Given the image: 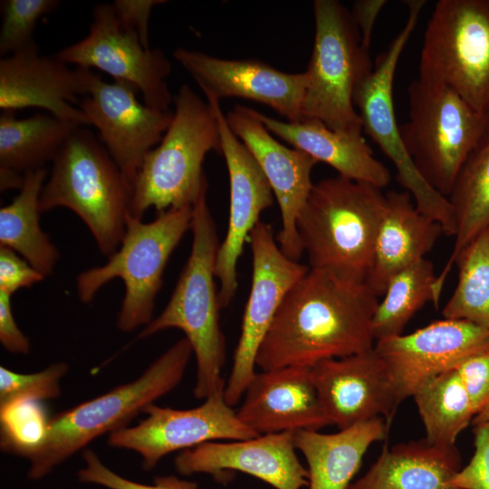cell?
I'll return each mask as SVG.
<instances>
[{
	"label": "cell",
	"instance_id": "cell-1",
	"mask_svg": "<svg viewBox=\"0 0 489 489\" xmlns=\"http://www.w3.org/2000/svg\"><path fill=\"white\" fill-rule=\"evenodd\" d=\"M378 298L366 282L309 268L280 305L256 366L262 370L312 367L374 348Z\"/></svg>",
	"mask_w": 489,
	"mask_h": 489
},
{
	"label": "cell",
	"instance_id": "cell-2",
	"mask_svg": "<svg viewBox=\"0 0 489 489\" xmlns=\"http://www.w3.org/2000/svg\"><path fill=\"white\" fill-rule=\"evenodd\" d=\"M385 202L380 188L339 175L313 184L297 220L309 268L366 282Z\"/></svg>",
	"mask_w": 489,
	"mask_h": 489
},
{
	"label": "cell",
	"instance_id": "cell-3",
	"mask_svg": "<svg viewBox=\"0 0 489 489\" xmlns=\"http://www.w3.org/2000/svg\"><path fill=\"white\" fill-rule=\"evenodd\" d=\"M207 187L193 205L191 251L169 301L137 336L141 340L173 328L184 332L197 361L193 393L197 399L206 398L224 381L221 371L225 361V339L219 324L221 308L215 283L220 243L207 205Z\"/></svg>",
	"mask_w": 489,
	"mask_h": 489
},
{
	"label": "cell",
	"instance_id": "cell-4",
	"mask_svg": "<svg viewBox=\"0 0 489 489\" xmlns=\"http://www.w3.org/2000/svg\"><path fill=\"white\" fill-rule=\"evenodd\" d=\"M192 354L184 337L136 379L50 418L43 441L25 456L30 463L28 477L42 479L95 438L126 427L139 413L180 383Z\"/></svg>",
	"mask_w": 489,
	"mask_h": 489
},
{
	"label": "cell",
	"instance_id": "cell-5",
	"mask_svg": "<svg viewBox=\"0 0 489 489\" xmlns=\"http://www.w3.org/2000/svg\"><path fill=\"white\" fill-rule=\"evenodd\" d=\"M172 120L160 142L144 158L131 187L129 214L142 219L193 206L208 186L203 172L206 155L221 153L217 120L211 105L184 84L173 97Z\"/></svg>",
	"mask_w": 489,
	"mask_h": 489
},
{
	"label": "cell",
	"instance_id": "cell-6",
	"mask_svg": "<svg viewBox=\"0 0 489 489\" xmlns=\"http://www.w3.org/2000/svg\"><path fill=\"white\" fill-rule=\"evenodd\" d=\"M131 190L104 146L85 126L77 127L52 161L40 196V210L65 207L92 235L101 254L119 248L129 214Z\"/></svg>",
	"mask_w": 489,
	"mask_h": 489
},
{
	"label": "cell",
	"instance_id": "cell-7",
	"mask_svg": "<svg viewBox=\"0 0 489 489\" xmlns=\"http://www.w3.org/2000/svg\"><path fill=\"white\" fill-rule=\"evenodd\" d=\"M193 206L157 214L150 222L127 215L123 238L107 263L82 272L76 292L91 302L109 282L120 278L125 292L117 328L130 332L153 320L155 300L163 284L167 264L184 235L191 228Z\"/></svg>",
	"mask_w": 489,
	"mask_h": 489
},
{
	"label": "cell",
	"instance_id": "cell-8",
	"mask_svg": "<svg viewBox=\"0 0 489 489\" xmlns=\"http://www.w3.org/2000/svg\"><path fill=\"white\" fill-rule=\"evenodd\" d=\"M314 42L302 106L303 119H317L331 129L362 133L353 104L358 84L373 70L369 50L348 10L336 0L313 2Z\"/></svg>",
	"mask_w": 489,
	"mask_h": 489
},
{
	"label": "cell",
	"instance_id": "cell-9",
	"mask_svg": "<svg viewBox=\"0 0 489 489\" xmlns=\"http://www.w3.org/2000/svg\"><path fill=\"white\" fill-rule=\"evenodd\" d=\"M403 144L423 178L447 197L463 164L489 131V113L473 109L450 88L416 79L408 88Z\"/></svg>",
	"mask_w": 489,
	"mask_h": 489
},
{
	"label": "cell",
	"instance_id": "cell-10",
	"mask_svg": "<svg viewBox=\"0 0 489 489\" xmlns=\"http://www.w3.org/2000/svg\"><path fill=\"white\" fill-rule=\"evenodd\" d=\"M418 79L489 113V0H439L425 31Z\"/></svg>",
	"mask_w": 489,
	"mask_h": 489
},
{
	"label": "cell",
	"instance_id": "cell-11",
	"mask_svg": "<svg viewBox=\"0 0 489 489\" xmlns=\"http://www.w3.org/2000/svg\"><path fill=\"white\" fill-rule=\"evenodd\" d=\"M426 3L406 1L408 15L404 27L377 57L371 72L356 87L353 104L364 131L391 160L397 179L411 195L417 207L437 221L446 235L455 236V222L450 203L423 178L414 165L403 144L393 102V82L398 60Z\"/></svg>",
	"mask_w": 489,
	"mask_h": 489
},
{
	"label": "cell",
	"instance_id": "cell-12",
	"mask_svg": "<svg viewBox=\"0 0 489 489\" xmlns=\"http://www.w3.org/2000/svg\"><path fill=\"white\" fill-rule=\"evenodd\" d=\"M88 34L55 53L67 64L99 69L114 81L134 86L143 102L170 110L173 97L167 84L171 63L159 49L143 45L138 33L122 23L112 4L94 7Z\"/></svg>",
	"mask_w": 489,
	"mask_h": 489
},
{
	"label": "cell",
	"instance_id": "cell-13",
	"mask_svg": "<svg viewBox=\"0 0 489 489\" xmlns=\"http://www.w3.org/2000/svg\"><path fill=\"white\" fill-rule=\"evenodd\" d=\"M248 243L252 251V283L244 308L241 334L225 382V398L235 406L255 375L258 350L291 288L309 266L289 258L281 250L271 225L259 221Z\"/></svg>",
	"mask_w": 489,
	"mask_h": 489
},
{
	"label": "cell",
	"instance_id": "cell-14",
	"mask_svg": "<svg viewBox=\"0 0 489 489\" xmlns=\"http://www.w3.org/2000/svg\"><path fill=\"white\" fill-rule=\"evenodd\" d=\"M225 380L203 404L190 409H174L151 404L147 417L135 427L110 434L108 445L128 449L142 458V467L151 470L167 455L212 441L243 440L259 436L244 424L225 398Z\"/></svg>",
	"mask_w": 489,
	"mask_h": 489
},
{
	"label": "cell",
	"instance_id": "cell-15",
	"mask_svg": "<svg viewBox=\"0 0 489 489\" xmlns=\"http://www.w3.org/2000/svg\"><path fill=\"white\" fill-rule=\"evenodd\" d=\"M138 90L127 82H107L94 73L89 93L78 107L100 134V139L132 187L145 156L161 140L173 111L141 103Z\"/></svg>",
	"mask_w": 489,
	"mask_h": 489
},
{
	"label": "cell",
	"instance_id": "cell-16",
	"mask_svg": "<svg viewBox=\"0 0 489 489\" xmlns=\"http://www.w3.org/2000/svg\"><path fill=\"white\" fill-rule=\"evenodd\" d=\"M401 403L428 379L489 351V329L465 320L436 321L408 334L377 340Z\"/></svg>",
	"mask_w": 489,
	"mask_h": 489
},
{
	"label": "cell",
	"instance_id": "cell-17",
	"mask_svg": "<svg viewBox=\"0 0 489 489\" xmlns=\"http://www.w3.org/2000/svg\"><path fill=\"white\" fill-rule=\"evenodd\" d=\"M218 125L221 154L229 176L230 205L225 236L220 244L215 275L219 281L218 302L227 307L238 286L237 264L249 235L259 223L262 212L273 203V190L249 150L229 128L220 101L208 96Z\"/></svg>",
	"mask_w": 489,
	"mask_h": 489
},
{
	"label": "cell",
	"instance_id": "cell-18",
	"mask_svg": "<svg viewBox=\"0 0 489 489\" xmlns=\"http://www.w3.org/2000/svg\"><path fill=\"white\" fill-rule=\"evenodd\" d=\"M226 122L264 174L275 197L282 219L277 243L289 258L303 254L297 220L313 187L312 171L318 161L298 149L276 140L248 107L236 105L225 114Z\"/></svg>",
	"mask_w": 489,
	"mask_h": 489
},
{
	"label": "cell",
	"instance_id": "cell-19",
	"mask_svg": "<svg viewBox=\"0 0 489 489\" xmlns=\"http://www.w3.org/2000/svg\"><path fill=\"white\" fill-rule=\"evenodd\" d=\"M94 72L70 68L53 55H42L34 43L0 61V108H39L61 120L89 127L79 97L89 93Z\"/></svg>",
	"mask_w": 489,
	"mask_h": 489
},
{
	"label": "cell",
	"instance_id": "cell-20",
	"mask_svg": "<svg viewBox=\"0 0 489 489\" xmlns=\"http://www.w3.org/2000/svg\"><path fill=\"white\" fill-rule=\"evenodd\" d=\"M173 56L206 97L250 100L270 107L287 121L303 120L304 72L286 73L259 60H227L186 48H177Z\"/></svg>",
	"mask_w": 489,
	"mask_h": 489
},
{
	"label": "cell",
	"instance_id": "cell-21",
	"mask_svg": "<svg viewBox=\"0 0 489 489\" xmlns=\"http://www.w3.org/2000/svg\"><path fill=\"white\" fill-rule=\"evenodd\" d=\"M322 408L339 429L381 417L388 425L399 401L388 369L374 348L312 367Z\"/></svg>",
	"mask_w": 489,
	"mask_h": 489
},
{
	"label": "cell",
	"instance_id": "cell-22",
	"mask_svg": "<svg viewBox=\"0 0 489 489\" xmlns=\"http://www.w3.org/2000/svg\"><path fill=\"white\" fill-rule=\"evenodd\" d=\"M295 449L294 432L265 434L243 440L204 443L183 450L174 464L184 475L201 473L217 478L225 471H237L275 489H302L308 486V471Z\"/></svg>",
	"mask_w": 489,
	"mask_h": 489
},
{
	"label": "cell",
	"instance_id": "cell-23",
	"mask_svg": "<svg viewBox=\"0 0 489 489\" xmlns=\"http://www.w3.org/2000/svg\"><path fill=\"white\" fill-rule=\"evenodd\" d=\"M236 413L258 435L319 431L331 425L318 396L312 367L256 372Z\"/></svg>",
	"mask_w": 489,
	"mask_h": 489
},
{
	"label": "cell",
	"instance_id": "cell-24",
	"mask_svg": "<svg viewBox=\"0 0 489 489\" xmlns=\"http://www.w3.org/2000/svg\"><path fill=\"white\" fill-rule=\"evenodd\" d=\"M385 197L372 267L366 281L378 296L383 295L395 274L426 258L445 235L442 225L421 212L408 191H389Z\"/></svg>",
	"mask_w": 489,
	"mask_h": 489
},
{
	"label": "cell",
	"instance_id": "cell-25",
	"mask_svg": "<svg viewBox=\"0 0 489 489\" xmlns=\"http://www.w3.org/2000/svg\"><path fill=\"white\" fill-rule=\"evenodd\" d=\"M249 109L272 134L332 167L339 176L380 189L388 185V168L374 157L362 133L337 132L317 119L282 121Z\"/></svg>",
	"mask_w": 489,
	"mask_h": 489
},
{
	"label": "cell",
	"instance_id": "cell-26",
	"mask_svg": "<svg viewBox=\"0 0 489 489\" xmlns=\"http://www.w3.org/2000/svg\"><path fill=\"white\" fill-rule=\"evenodd\" d=\"M455 446H443L423 438L384 445L369 469L348 489H461L452 480L461 469Z\"/></svg>",
	"mask_w": 489,
	"mask_h": 489
},
{
	"label": "cell",
	"instance_id": "cell-27",
	"mask_svg": "<svg viewBox=\"0 0 489 489\" xmlns=\"http://www.w3.org/2000/svg\"><path fill=\"white\" fill-rule=\"evenodd\" d=\"M389 425L381 417L324 434L294 432V444L304 456L308 489H348L369 446L386 439Z\"/></svg>",
	"mask_w": 489,
	"mask_h": 489
},
{
	"label": "cell",
	"instance_id": "cell-28",
	"mask_svg": "<svg viewBox=\"0 0 489 489\" xmlns=\"http://www.w3.org/2000/svg\"><path fill=\"white\" fill-rule=\"evenodd\" d=\"M44 168L29 171L19 194L0 209V246L19 254L44 277L53 274L60 253L40 225Z\"/></svg>",
	"mask_w": 489,
	"mask_h": 489
},
{
	"label": "cell",
	"instance_id": "cell-29",
	"mask_svg": "<svg viewBox=\"0 0 489 489\" xmlns=\"http://www.w3.org/2000/svg\"><path fill=\"white\" fill-rule=\"evenodd\" d=\"M77 127L49 113L20 119L14 111L2 110L0 171L24 176L44 168Z\"/></svg>",
	"mask_w": 489,
	"mask_h": 489
},
{
	"label": "cell",
	"instance_id": "cell-30",
	"mask_svg": "<svg viewBox=\"0 0 489 489\" xmlns=\"http://www.w3.org/2000/svg\"><path fill=\"white\" fill-rule=\"evenodd\" d=\"M447 199L455 235L451 255L436 277L435 290L438 297L459 253L489 226V131L463 164Z\"/></svg>",
	"mask_w": 489,
	"mask_h": 489
},
{
	"label": "cell",
	"instance_id": "cell-31",
	"mask_svg": "<svg viewBox=\"0 0 489 489\" xmlns=\"http://www.w3.org/2000/svg\"><path fill=\"white\" fill-rule=\"evenodd\" d=\"M412 397L430 443L455 446L472 424L475 414L455 369L428 379Z\"/></svg>",
	"mask_w": 489,
	"mask_h": 489
},
{
	"label": "cell",
	"instance_id": "cell-32",
	"mask_svg": "<svg viewBox=\"0 0 489 489\" xmlns=\"http://www.w3.org/2000/svg\"><path fill=\"white\" fill-rule=\"evenodd\" d=\"M433 263L424 258L395 274L388 282L373 316L376 341L402 334L408 321L427 302L438 304Z\"/></svg>",
	"mask_w": 489,
	"mask_h": 489
},
{
	"label": "cell",
	"instance_id": "cell-33",
	"mask_svg": "<svg viewBox=\"0 0 489 489\" xmlns=\"http://www.w3.org/2000/svg\"><path fill=\"white\" fill-rule=\"evenodd\" d=\"M457 284L442 314L489 329V226L457 255Z\"/></svg>",
	"mask_w": 489,
	"mask_h": 489
},
{
	"label": "cell",
	"instance_id": "cell-34",
	"mask_svg": "<svg viewBox=\"0 0 489 489\" xmlns=\"http://www.w3.org/2000/svg\"><path fill=\"white\" fill-rule=\"evenodd\" d=\"M50 418L41 401L23 399L0 407V447L25 457L44 439Z\"/></svg>",
	"mask_w": 489,
	"mask_h": 489
},
{
	"label": "cell",
	"instance_id": "cell-35",
	"mask_svg": "<svg viewBox=\"0 0 489 489\" xmlns=\"http://www.w3.org/2000/svg\"><path fill=\"white\" fill-rule=\"evenodd\" d=\"M59 5L56 0L1 1L0 55L7 57L34 43L38 20Z\"/></svg>",
	"mask_w": 489,
	"mask_h": 489
},
{
	"label": "cell",
	"instance_id": "cell-36",
	"mask_svg": "<svg viewBox=\"0 0 489 489\" xmlns=\"http://www.w3.org/2000/svg\"><path fill=\"white\" fill-rule=\"evenodd\" d=\"M66 362H55L34 373H19L0 367V407L23 399L46 400L60 396V380L67 373Z\"/></svg>",
	"mask_w": 489,
	"mask_h": 489
},
{
	"label": "cell",
	"instance_id": "cell-37",
	"mask_svg": "<svg viewBox=\"0 0 489 489\" xmlns=\"http://www.w3.org/2000/svg\"><path fill=\"white\" fill-rule=\"evenodd\" d=\"M85 466L77 472L80 482L94 484L109 489H197L196 483L174 475L157 476L152 484L127 479L107 467L91 449L82 451Z\"/></svg>",
	"mask_w": 489,
	"mask_h": 489
},
{
	"label": "cell",
	"instance_id": "cell-38",
	"mask_svg": "<svg viewBox=\"0 0 489 489\" xmlns=\"http://www.w3.org/2000/svg\"><path fill=\"white\" fill-rule=\"evenodd\" d=\"M474 427L475 453L452 484L461 489H489V422Z\"/></svg>",
	"mask_w": 489,
	"mask_h": 489
},
{
	"label": "cell",
	"instance_id": "cell-39",
	"mask_svg": "<svg viewBox=\"0 0 489 489\" xmlns=\"http://www.w3.org/2000/svg\"><path fill=\"white\" fill-rule=\"evenodd\" d=\"M455 370L475 416L489 402V351L467 359Z\"/></svg>",
	"mask_w": 489,
	"mask_h": 489
},
{
	"label": "cell",
	"instance_id": "cell-40",
	"mask_svg": "<svg viewBox=\"0 0 489 489\" xmlns=\"http://www.w3.org/2000/svg\"><path fill=\"white\" fill-rule=\"evenodd\" d=\"M45 277L14 251L0 246V291L13 295Z\"/></svg>",
	"mask_w": 489,
	"mask_h": 489
},
{
	"label": "cell",
	"instance_id": "cell-41",
	"mask_svg": "<svg viewBox=\"0 0 489 489\" xmlns=\"http://www.w3.org/2000/svg\"><path fill=\"white\" fill-rule=\"evenodd\" d=\"M162 0H116L112 5L123 24L135 30L144 46L149 48V20L151 10Z\"/></svg>",
	"mask_w": 489,
	"mask_h": 489
},
{
	"label": "cell",
	"instance_id": "cell-42",
	"mask_svg": "<svg viewBox=\"0 0 489 489\" xmlns=\"http://www.w3.org/2000/svg\"><path fill=\"white\" fill-rule=\"evenodd\" d=\"M11 297L0 291V342L10 353L26 355L30 351V341L14 320Z\"/></svg>",
	"mask_w": 489,
	"mask_h": 489
},
{
	"label": "cell",
	"instance_id": "cell-43",
	"mask_svg": "<svg viewBox=\"0 0 489 489\" xmlns=\"http://www.w3.org/2000/svg\"><path fill=\"white\" fill-rule=\"evenodd\" d=\"M387 3L386 0H357L350 11L360 32L362 44L369 50L376 20Z\"/></svg>",
	"mask_w": 489,
	"mask_h": 489
},
{
	"label": "cell",
	"instance_id": "cell-44",
	"mask_svg": "<svg viewBox=\"0 0 489 489\" xmlns=\"http://www.w3.org/2000/svg\"><path fill=\"white\" fill-rule=\"evenodd\" d=\"M485 422H489V402L478 414L474 417L472 425L475 426Z\"/></svg>",
	"mask_w": 489,
	"mask_h": 489
}]
</instances>
